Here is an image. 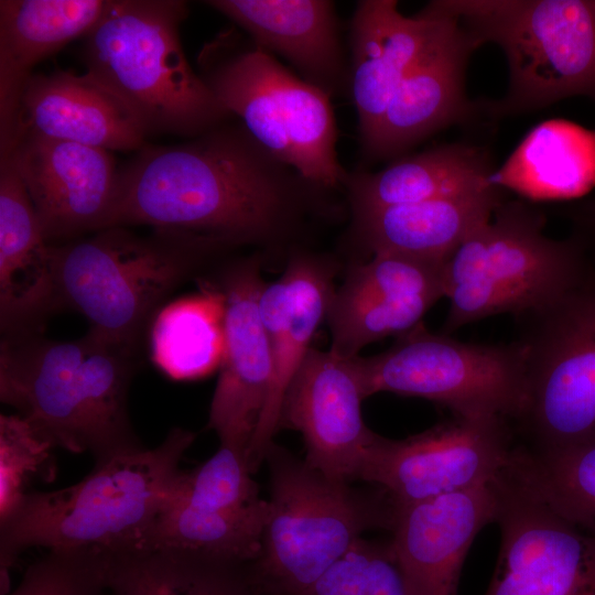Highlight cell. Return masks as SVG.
I'll return each mask as SVG.
<instances>
[{"mask_svg": "<svg viewBox=\"0 0 595 595\" xmlns=\"http://www.w3.org/2000/svg\"><path fill=\"white\" fill-rule=\"evenodd\" d=\"M332 192L227 121L184 143L140 149L118 169L107 228L144 225L227 249L281 247L332 216Z\"/></svg>", "mask_w": 595, "mask_h": 595, "instance_id": "cell-1", "label": "cell"}, {"mask_svg": "<svg viewBox=\"0 0 595 595\" xmlns=\"http://www.w3.org/2000/svg\"><path fill=\"white\" fill-rule=\"evenodd\" d=\"M137 350L88 331L75 340L35 333L0 345V398L54 447L96 463L140 448L128 414Z\"/></svg>", "mask_w": 595, "mask_h": 595, "instance_id": "cell-2", "label": "cell"}, {"mask_svg": "<svg viewBox=\"0 0 595 595\" xmlns=\"http://www.w3.org/2000/svg\"><path fill=\"white\" fill-rule=\"evenodd\" d=\"M195 434L173 428L154 448H136L97 462L79 483L28 493L1 523L2 586L23 550L115 554L140 551L161 502L181 470Z\"/></svg>", "mask_w": 595, "mask_h": 595, "instance_id": "cell-3", "label": "cell"}, {"mask_svg": "<svg viewBox=\"0 0 595 595\" xmlns=\"http://www.w3.org/2000/svg\"><path fill=\"white\" fill-rule=\"evenodd\" d=\"M188 15L181 0H107L86 34V74L118 96L147 136L195 138L229 121L185 56L180 28Z\"/></svg>", "mask_w": 595, "mask_h": 595, "instance_id": "cell-4", "label": "cell"}, {"mask_svg": "<svg viewBox=\"0 0 595 595\" xmlns=\"http://www.w3.org/2000/svg\"><path fill=\"white\" fill-rule=\"evenodd\" d=\"M226 247L204 238L126 227L52 245L55 310L87 318L90 332L138 351L166 296Z\"/></svg>", "mask_w": 595, "mask_h": 595, "instance_id": "cell-5", "label": "cell"}, {"mask_svg": "<svg viewBox=\"0 0 595 595\" xmlns=\"http://www.w3.org/2000/svg\"><path fill=\"white\" fill-rule=\"evenodd\" d=\"M207 87L269 152L331 191L349 172L337 158L331 97L303 80L236 26L219 31L197 55Z\"/></svg>", "mask_w": 595, "mask_h": 595, "instance_id": "cell-6", "label": "cell"}, {"mask_svg": "<svg viewBox=\"0 0 595 595\" xmlns=\"http://www.w3.org/2000/svg\"><path fill=\"white\" fill-rule=\"evenodd\" d=\"M479 47L497 45L508 67L493 118L540 110L562 99L595 100V0H441Z\"/></svg>", "mask_w": 595, "mask_h": 595, "instance_id": "cell-7", "label": "cell"}, {"mask_svg": "<svg viewBox=\"0 0 595 595\" xmlns=\"http://www.w3.org/2000/svg\"><path fill=\"white\" fill-rule=\"evenodd\" d=\"M544 217L523 202H502L443 267L450 307L445 333L498 314L517 317L554 302L582 279L580 253L544 231Z\"/></svg>", "mask_w": 595, "mask_h": 595, "instance_id": "cell-8", "label": "cell"}, {"mask_svg": "<svg viewBox=\"0 0 595 595\" xmlns=\"http://www.w3.org/2000/svg\"><path fill=\"white\" fill-rule=\"evenodd\" d=\"M271 497L260 569L289 595H302L369 528H390L396 505L385 494L367 499L273 445Z\"/></svg>", "mask_w": 595, "mask_h": 595, "instance_id": "cell-9", "label": "cell"}, {"mask_svg": "<svg viewBox=\"0 0 595 595\" xmlns=\"http://www.w3.org/2000/svg\"><path fill=\"white\" fill-rule=\"evenodd\" d=\"M518 318L527 396L512 424L517 442L548 451L595 441V281L583 278Z\"/></svg>", "mask_w": 595, "mask_h": 595, "instance_id": "cell-10", "label": "cell"}, {"mask_svg": "<svg viewBox=\"0 0 595 595\" xmlns=\"http://www.w3.org/2000/svg\"><path fill=\"white\" fill-rule=\"evenodd\" d=\"M357 363L367 397L383 391L419 397L455 415L501 419L511 425L526 402V355L518 340L463 343L420 323L386 351L357 356Z\"/></svg>", "mask_w": 595, "mask_h": 595, "instance_id": "cell-11", "label": "cell"}, {"mask_svg": "<svg viewBox=\"0 0 595 595\" xmlns=\"http://www.w3.org/2000/svg\"><path fill=\"white\" fill-rule=\"evenodd\" d=\"M494 485L500 548L485 595H595V537L555 511L510 463Z\"/></svg>", "mask_w": 595, "mask_h": 595, "instance_id": "cell-12", "label": "cell"}, {"mask_svg": "<svg viewBox=\"0 0 595 595\" xmlns=\"http://www.w3.org/2000/svg\"><path fill=\"white\" fill-rule=\"evenodd\" d=\"M517 444L510 422L453 414L402 440L379 435L361 479L394 504H410L495 480Z\"/></svg>", "mask_w": 595, "mask_h": 595, "instance_id": "cell-13", "label": "cell"}, {"mask_svg": "<svg viewBox=\"0 0 595 595\" xmlns=\"http://www.w3.org/2000/svg\"><path fill=\"white\" fill-rule=\"evenodd\" d=\"M366 398L357 356L312 347L286 391L280 424L302 434L310 466L339 482L361 479L379 437L364 423Z\"/></svg>", "mask_w": 595, "mask_h": 595, "instance_id": "cell-14", "label": "cell"}, {"mask_svg": "<svg viewBox=\"0 0 595 595\" xmlns=\"http://www.w3.org/2000/svg\"><path fill=\"white\" fill-rule=\"evenodd\" d=\"M259 255L226 266L216 285L225 301V351L208 428L220 444L248 452L272 381V354L259 311Z\"/></svg>", "mask_w": 595, "mask_h": 595, "instance_id": "cell-15", "label": "cell"}, {"mask_svg": "<svg viewBox=\"0 0 595 595\" xmlns=\"http://www.w3.org/2000/svg\"><path fill=\"white\" fill-rule=\"evenodd\" d=\"M7 155L14 161L47 241L108 227L119 169L110 151L21 136Z\"/></svg>", "mask_w": 595, "mask_h": 595, "instance_id": "cell-16", "label": "cell"}, {"mask_svg": "<svg viewBox=\"0 0 595 595\" xmlns=\"http://www.w3.org/2000/svg\"><path fill=\"white\" fill-rule=\"evenodd\" d=\"M334 267L321 256L295 250L282 275L264 283L259 311L272 354V381L250 442L247 461L252 472L266 458L280 422L286 391L306 358L312 339L326 318L334 294Z\"/></svg>", "mask_w": 595, "mask_h": 595, "instance_id": "cell-17", "label": "cell"}, {"mask_svg": "<svg viewBox=\"0 0 595 595\" xmlns=\"http://www.w3.org/2000/svg\"><path fill=\"white\" fill-rule=\"evenodd\" d=\"M494 482L394 504L389 543L410 595H458L461 571L470 544L486 524L495 521Z\"/></svg>", "mask_w": 595, "mask_h": 595, "instance_id": "cell-18", "label": "cell"}, {"mask_svg": "<svg viewBox=\"0 0 595 595\" xmlns=\"http://www.w3.org/2000/svg\"><path fill=\"white\" fill-rule=\"evenodd\" d=\"M440 299L435 273L428 263L376 253L351 268L334 291L326 315L329 349L345 357L358 356L366 345L398 337L422 323Z\"/></svg>", "mask_w": 595, "mask_h": 595, "instance_id": "cell-19", "label": "cell"}, {"mask_svg": "<svg viewBox=\"0 0 595 595\" xmlns=\"http://www.w3.org/2000/svg\"><path fill=\"white\" fill-rule=\"evenodd\" d=\"M454 23L430 3L413 17L400 12L394 0L357 3L350 21L349 88L359 142L372 132L405 75Z\"/></svg>", "mask_w": 595, "mask_h": 595, "instance_id": "cell-20", "label": "cell"}, {"mask_svg": "<svg viewBox=\"0 0 595 595\" xmlns=\"http://www.w3.org/2000/svg\"><path fill=\"white\" fill-rule=\"evenodd\" d=\"M476 48L455 19L405 75L372 132L359 142L363 158L379 161L399 156L439 130L466 119L473 108L465 75Z\"/></svg>", "mask_w": 595, "mask_h": 595, "instance_id": "cell-21", "label": "cell"}, {"mask_svg": "<svg viewBox=\"0 0 595 595\" xmlns=\"http://www.w3.org/2000/svg\"><path fill=\"white\" fill-rule=\"evenodd\" d=\"M21 136L108 151H139L148 137L136 115L111 90L86 73L65 71L32 74L28 79L15 141Z\"/></svg>", "mask_w": 595, "mask_h": 595, "instance_id": "cell-22", "label": "cell"}, {"mask_svg": "<svg viewBox=\"0 0 595 595\" xmlns=\"http://www.w3.org/2000/svg\"><path fill=\"white\" fill-rule=\"evenodd\" d=\"M255 44L283 57L331 98L349 88L335 4L327 0H209Z\"/></svg>", "mask_w": 595, "mask_h": 595, "instance_id": "cell-23", "label": "cell"}, {"mask_svg": "<svg viewBox=\"0 0 595 595\" xmlns=\"http://www.w3.org/2000/svg\"><path fill=\"white\" fill-rule=\"evenodd\" d=\"M55 310L52 245L11 155L0 158V322L2 333H35Z\"/></svg>", "mask_w": 595, "mask_h": 595, "instance_id": "cell-24", "label": "cell"}, {"mask_svg": "<svg viewBox=\"0 0 595 595\" xmlns=\"http://www.w3.org/2000/svg\"><path fill=\"white\" fill-rule=\"evenodd\" d=\"M107 0L0 1V154L17 138L21 95L32 68L77 37L86 36Z\"/></svg>", "mask_w": 595, "mask_h": 595, "instance_id": "cell-25", "label": "cell"}, {"mask_svg": "<svg viewBox=\"0 0 595 595\" xmlns=\"http://www.w3.org/2000/svg\"><path fill=\"white\" fill-rule=\"evenodd\" d=\"M490 184L475 192L353 214L354 228L372 253L445 263L502 203Z\"/></svg>", "mask_w": 595, "mask_h": 595, "instance_id": "cell-26", "label": "cell"}, {"mask_svg": "<svg viewBox=\"0 0 595 595\" xmlns=\"http://www.w3.org/2000/svg\"><path fill=\"white\" fill-rule=\"evenodd\" d=\"M490 184L488 154L476 147L450 143L400 158L378 172H349L344 188L356 214L456 196Z\"/></svg>", "mask_w": 595, "mask_h": 595, "instance_id": "cell-27", "label": "cell"}, {"mask_svg": "<svg viewBox=\"0 0 595 595\" xmlns=\"http://www.w3.org/2000/svg\"><path fill=\"white\" fill-rule=\"evenodd\" d=\"M224 351L225 301L216 283L204 282L199 292L162 306L151 323V358L172 379L210 375Z\"/></svg>", "mask_w": 595, "mask_h": 595, "instance_id": "cell-28", "label": "cell"}, {"mask_svg": "<svg viewBox=\"0 0 595 595\" xmlns=\"http://www.w3.org/2000/svg\"><path fill=\"white\" fill-rule=\"evenodd\" d=\"M510 465L555 511L595 537V441L548 451L517 443Z\"/></svg>", "mask_w": 595, "mask_h": 595, "instance_id": "cell-29", "label": "cell"}, {"mask_svg": "<svg viewBox=\"0 0 595 595\" xmlns=\"http://www.w3.org/2000/svg\"><path fill=\"white\" fill-rule=\"evenodd\" d=\"M235 562L171 551L106 554L107 569L137 595H248Z\"/></svg>", "mask_w": 595, "mask_h": 595, "instance_id": "cell-30", "label": "cell"}, {"mask_svg": "<svg viewBox=\"0 0 595 595\" xmlns=\"http://www.w3.org/2000/svg\"><path fill=\"white\" fill-rule=\"evenodd\" d=\"M252 473L244 450L220 444L199 466L180 470L165 499L202 513L242 512L262 502Z\"/></svg>", "mask_w": 595, "mask_h": 595, "instance_id": "cell-31", "label": "cell"}, {"mask_svg": "<svg viewBox=\"0 0 595 595\" xmlns=\"http://www.w3.org/2000/svg\"><path fill=\"white\" fill-rule=\"evenodd\" d=\"M53 448L20 414L0 415V522L19 507L33 479L55 478Z\"/></svg>", "mask_w": 595, "mask_h": 595, "instance_id": "cell-32", "label": "cell"}, {"mask_svg": "<svg viewBox=\"0 0 595 595\" xmlns=\"http://www.w3.org/2000/svg\"><path fill=\"white\" fill-rule=\"evenodd\" d=\"M302 595H410L390 543L360 539Z\"/></svg>", "mask_w": 595, "mask_h": 595, "instance_id": "cell-33", "label": "cell"}, {"mask_svg": "<svg viewBox=\"0 0 595 595\" xmlns=\"http://www.w3.org/2000/svg\"><path fill=\"white\" fill-rule=\"evenodd\" d=\"M104 589L101 554L50 551L7 595H101Z\"/></svg>", "mask_w": 595, "mask_h": 595, "instance_id": "cell-34", "label": "cell"}, {"mask_svg": "<svg viewBox=\"0 0 595 595\" xmlns=\"http://www.w3.org/2000/svg\"><path fill=\"white\" fill-rule=\"evenodd\" d=\"M104 559L102 570L106 588L110 589L113 595H137L127 583L107 569Z\"/></svg>", "mask_w": 595, "mask_h": 595, "instance_id": "cell-35", "label": "cell"}]
</instances>
